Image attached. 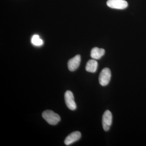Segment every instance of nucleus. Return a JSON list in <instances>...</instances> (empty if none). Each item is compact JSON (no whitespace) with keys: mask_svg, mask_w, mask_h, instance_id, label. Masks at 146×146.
<instances>
[{"mask_svg":"<svg viewBox=\"0 0 146 146\" xmlns=\"http://www.w3.org/2000/svg\"><path fill=\"white\" fill-rule=\"evenodd\" d=\"M81 134L79 131H74L69 134L64 141V143L66 145H69L76 141H78L81 138Z\"/></svg>","mask_w":146,"mask_h":146,"instance_id":"0eeeda50","label":"nucleus"},{"mask_svg":"<svg viewBox=\"0 0 146 146\" xmlns=\"http://www.w3.org/2000/svg\"><path fill=\"white\" fill-rule=\"evenodd\" d=\"M105 50L97 47L93 48L91 50V56L94 59H99L104 54Z\"/></svg>","mask_w":146,"mask_h":146,"instance_id":"6e6552de","label":"nucleus"},{"mask_svg":"<svg viewBox=\"0 0 146 146\" xmlns=\"http://www.w3.org/2000/svg\"><path fill=\"white\" fill-rule=\"evenodd\" d=\"M111 76V72L109 68H105L103 69L100 73L99 77L100 84L102 86L107 85L110 81Z\"/></svg>","mask_w":146,"mask_h":146,"instance_id":"f03ea898","label":"nucleus"},{"mask_svg":"<svg viewBox=\"0 0 146 146\" xmlns=\"http://www.w3.org/2000/svg\"><path fill=\"white\" fill-rule=\"evenodd\" d=\"M112 115L109 110H107L104 112L102 117V126L105 131L109 130L112 123Z\"/></svg>","mask_w":146,"mask_h":146,"instance_id":"39448f33","label":"nucleus"},{"mask_svg":"<svg viewBox=\"0 0 146 146\" xmlns=\"http://www.w3.org/2000/svg\"><path fill=\"white\" fill-rule=\"evenodd\" d=\"M31 42L33 45L36 46H40L43 44V41L38 35H35L32 37Z\"/></svg>","mask_w":146,"mask_h":146,"instance_id":"9d476101","label":"nucleus"},{"mask_svg":"<svg viewBox=\"0 0 146 146\" xmlns=\"http://www.w3.org/2000/svg\"><path fill=\"white\" fill-rule=\"evenodd\" d=\"M42 116L47 122L52 125L57 124L60 120V116L52 110H45L42 113Z\"/></svg>","mask_w":146,"mask_h":146,"instance_id":"f257e3e1","label":"nucleus"},{"mask_svg":"<svg viewBox=\"0 0 146 146\" xmlns=\"http://www.w3.org/2000/svg\"><path fill=\"white\" fill-rule=\"evenodd\" d=\"M81 61V57L79 54L69 60L68 63V68L71 72L75 71L78 68Z\"/></svg>","mask_w":146,"mask_h":146,"instance_id":"423d86ee","label":"nucleus"},{"mask_svg":"<svg viewBox=\"0 0 146 146\" xmlns=\"http://www.w3.org/2000/svg\"><path fill=\"white\" fill-rule=\"evenodd\" d=\"M98 63L95 59H91L87 62L86 65V70L89 72L95 73L98 68Z\"/></svg>","mask_w":146,"mask_h":146,"instance_id":"1a4fd4ad","label":"nucleus"},{"mask_svg":"<svg viewBox=\"0 0 146 146\" xmlns=\"http://www.w3.org/2000/svg\"><path fill=\"white\" fill-rule=\"evenodd\" d=\"M65 104L67 107L71 110H75L76 108V105L74 101V95L70 91H67L65 94Z\"/></svg>","mask_w":146,"mask_h":146,"instance_id":"20e7f679","label":"nucleus"},{"mask_svg":"<svg viewBox=\"0 0 146 146\" xmlns=\"http://www.w3.org/2000/svg\"><path fill=\"white\" fill-rule=\"evenodd\" d=\"M107 5L110 8L123 9L127 7L128 3L125 0H108Z\"/></svg>","mask_w":146,"mask_h":146,"instance_id":"7ed1b4c3","label":"nucleus"}]
</instances>
